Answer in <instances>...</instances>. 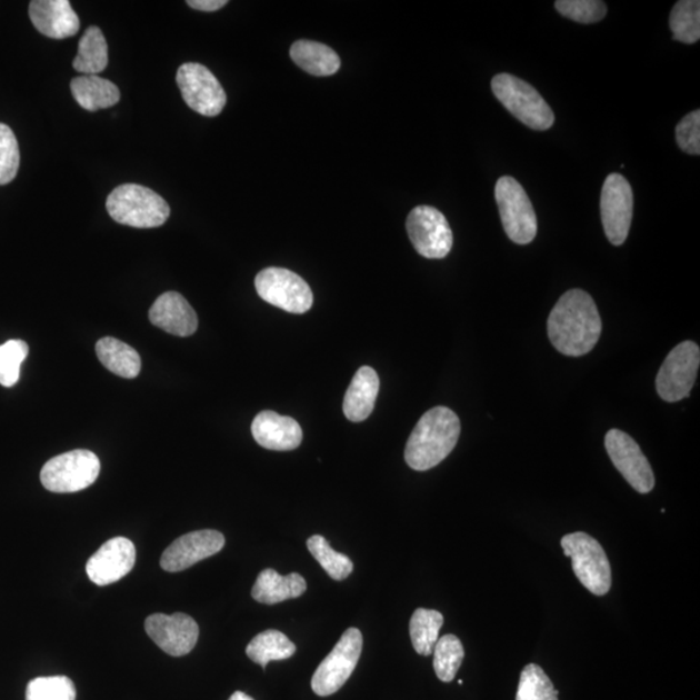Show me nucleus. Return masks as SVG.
I'll return each mask as SVG.
<instances>
[{"mask_svg": "<svg viewBox=\"0 0 700 700\" xmlns=\"http://www.w3.org/2000/svg\"><path fill=\"white\" fill-rule=\"evenodd\" d=\"M307 591V581L299 573L288 576L279 574L276 570L267 568L257 578L252 597L254 601L263 604H277L287 599L299 598Z\"/></svg>", "mask_w": 700, "mask_h": 700, "instance_id": "4be33fe9", "label": "nucleus"}, {"mask_svg": "<svg viewBox=\"0 0 700 700\" xmlns=\"http://www.w3.org/2000/svg\"><path fill=\"white\" fill-rule=\"evenodd\" d=\"M602 333V319L591 296L582 290L567 291L548 319V334L559 353L586 356Z\"/></svg>", "mask_w": 700, "mask_h": 700, "instance_id": "f257e3e1", "label": "nucleus"}, {"mask_svg": "<svg viewBox=\"0 0 700 700\" xmlns=\"http://www.w3.org/2000/svg\"><path fill=\"white\" fill-rule=\"evenodd\" d=\"M252 434L259 446L276 451L298 449L302 441L301 427L293 418L270 410L261 411L254 418Z\"/></svg>", "mask_w": 700, "mask_h": 700, "instance_id": "aec40b11", "label": "nucleus"}, {"mask_svg": "<svg viewBox=\"0 0 700 700\" xmlns=\"http://www.w3.org/2000/svg\"><path fill=\"white\" fill-rule=\"evenodd\" d=\"M557 11L576 22L594 23L604 19L607 7L601 0H558Z\"/></svg>", "mask_w": 700, "mask_h": 700, "instance_id": "c9c22d12", "label": "nucleus"}, {"mask_svg": "<svg viewBox=\"0 0 700 700\" xmlns=\"http://www.w3.org/2000/svg\"><path fill=\"white\" fill-rule=\"evenodd\" d=\"M108 44L103 31L89 27L78 43L73 68L82 76H99L108 66Z\"/></svg>", "mask_w": 700, "mask_h": 700, "instance_id": "a878e982", "label": "nucleus"}, {"mask_svg": "<svg viewBox=\"0 0 700 700\" xmlns=\"http://www.w3.org/2000/svg\"><path fill=\"white\" fill-rule=\"evenodd\" d=\"M223 547L224 537L221 532L202 529L179 537L163 551L160 564L167 572H181L201 560L216 556Z\"/></svg>", "mask_w": 700, "mask_h": 700, "instance_id": "dca6fc26", "label": "nucleus"}, {"mask_svg": "<svg viewBox=\"0 0 700 700\" xmlns=\"http://www.w3.org/2000/svg\"><path fill=\"white\" fill-rule=\"evenodd\" d=\"M29 16L39 33L52 39L74 37L81 27L69 0H33Z\"/></svg>", "mask_w": 700, "mask_h": 700, "instance_id": "a211bd4d", "label": "nucleus"}, {"mask_svg": "<svg viewBox=\"0 0 700 700\" xmlns=\"http://www.w3.org/2000/svg\"><path fill=\"white\" fill-rule=\"evenodd\" d=\"M677 144L683 152L689 154H700V111L690 112L677 124Z\"/></svg>", "mask_w": 700, "mask_h": 700, "instance_id": "e433bc0d", "label": "nucleus"}, {"mask_svg": "<svg viewBox=\"0 0 700 700\" xmlns=\"http://www.w3.org/2000/svg\"><path fill=\"white\" fill-rule=\"evenodd\" d=\"M676 41L692 44L700 38V2L699 0H680L673 7L669 18Z\"/></svg>", "mask_w": 700, "mask_h": 700, "instance_id": "c85d7f7f", "label": "nucleus"}, {"mask_svg": "<svg viewBox=\"0 0 700 700\" xmlns=\"http://www.w3.org/2000/svg\"><path fill=\"white\" fill-rule=\"evenodd\" d=\"M187 4L193 8V10L214 12L221 10L228 2H226V0H189Z\"/></svg>", "mask_w": 700, "mask_h": 700, "instance_id": "4c0bfd02", "label": "nucleus"}, {"mask_svg": "<svg viewBox=\"0 0 700 700\" xmlns=\"http://www.w3.org/2000/svg\"><path fill=\"white\" fill-rule=\"evenodd\" d=\"M380 381L376 370L363 366L356 372L342 403V410L350 422L360 423L368 419L376 407Z\"/></svg>", "mask_w": 700, "mask_h": 700, "instance_id": "412c9836", "label": "nucleus"}, {"mask_svg": "<svg viewBox=\"0 0 700 700\" xmlns=\"http://www.w3.org/2000/svg\"><path fill=\"white\" fill-rule=\"evenodd\" d=\"M433 668L439 680L451 682L462 666L464 649L461 640L454 634L440 638L433 649Z\"/></svg>", "mask_w": 700, "mask_h": 700, "instance_id": "c756f323", "label": "nucleus"}, {"mask_svg": "<svg viewBox=\"0 0 700 700\" xmlns=\"http://www.w3.org/2000/svg\"><path fill=\"white\" fill-rule=\"evenodd\" d=\"M100 473L99 458L90 450H72L50 459L41 471L43 487L53 493H76L89 488Z\"/></svg>", "mask_w": 700, "mask_h": 700, "instance_id": "0eeeda50", "label": "nucleus"}, {"mask_svg": "<svg viewBox=\"0 0 700 700\" xmlns=\"http://www.w3.org/2000/svg\"><path fill=\"white\" fill-rule=\"evenodd\" d=\"M443 624V617L439 611L418 609L410 620V637L412 646L419 656L430 657L439 632Z\"/></svg>", "mask_w": 700, "mask_h": 700, "instance_id": "cd10ccee", "label": "nucleus"}, {"mask_svg": "<svg viewBox=\"0 0 700 700\" xmlns=\"http://www.w3.org/2000/svg\"><path fill=\"white\" fill-rule=\"evenodd\" d=\"M310 554L313 556L330 578L346 580L353 572V562L346 554L334 551L324 537L314 534L307 541Z\"/></svg>", "mask_w": 700, "mask_h": 700, "instance_id": "7c9ffc66", "label": "nucleus"}, {"mask_svg": "<svg viewBox=\"0 0 700 700\" xmlns=\"http://www.w3.org/2000/svg\"><path fill=\"white\" fill-rule=\"evenodd\" d=\"M177 83L186 104L202 116L216 117L228 103L220 81L207 67L198 62H186L179 67Z\"/></svg>", "mask_w": 700, "mask_h": 700, "instance_id": "f8f14e48", "label": "nucleus"}, {"mask_svg": "<svg viewBox=\"0 0 700 700\" xmlns=\"http://www.w3.org/2000/svg\"><path fill=\"white\" fill-rule=\"evenodd\" d=\"M247 656L262 668L272 660H286L293 657L296 646L279 630L269 629L257 634L247 646Z\"/></svg>", "mask_w": 700, "mask_h": 700, "instance_id": "bb28decb", "label": "nucleus"}, {"mask_svg": "<svg viewBox=\"0 0 700 700\" xmlns=\"http://www.w3.org/2000/svg\"><path fill=\"white\" fill-rule=\"evenodd\" d=\"M70 90L77 101L86 111L96 112L99 109H107L119 103L121 99L120 89L117 86L99 76H80L70 82Z\"/></svg>", "mask_w": 700, "mask_h": 700, "instance_id": "5701e85b", "label": "nucleus"}, {"mask_svg": "<svg viewBox=\"0 0 700 700\" xmlns=\"http://www.w3.org/2000/svg\"><path fill=\"white\" fill-rule=\"evenodd\" d=\"M107 210L116 222L137 229L159 228L170 216L168 202L159 193L134 183L121 184L109 193Z\"/></svg>", "mask_w": 700, "mask_h": 700, "instance_id": "7ed1b4c3", "label": "nucleus"}, {"mask_svg": "<svg viewBox=\"0 0 700 700\" xmlns=\"http://www.w3.org/2000/svg\"><path fill=\"white\" fill-rule=\"evenodd\" d=\"M290 54L296 66L316 77L333 76L341 66L339 54L330 47L307 39L294 42Z\"/></svg>", "mask_w": 700, "mask_h": 700, "instance_id": "b1692460", "label": "nucleus"}, {"mask_svg": "<svg viewBox=\"0 0 700 700\" xmlns=\"http://www.w3.org/2000/svg\"><path fill=\"white\" fill-rule=\"evenodd\" d=\"M136 558L134 543L124 537H114L89 559L86 572L93 583L106 587L130 573L136 564Z\"/></svg>", "mask_w": 700, "mask_h": 700, "instance_id": "f3484780", "label": "nucleus"}, {"mask_svg": "<svg viewBox=\"0 0 700 700\" xmlns=\"http://www.w3.org/2000/svg\"><path fill=\"white\" fill-rule=\"evenodd\" d=\"M407 230L412 247L426 259H446L453 248V231L440 210L419 206L411 210Z\"/></svg>", "mask_w": 700, "mask_h": 700, "instance_id": "9b49d317", "label": "nucleus"}, {"mask_svg": "<svg viewBox=\"0 0 700 700\" xmlns=\"http://www.w3.org/2000/svg\"><path fill=\"white\" fill-rule=\"evenodd\" d=\"M20 168L18 139L8 124L0 122V186L11 183Z\"/></svg>", "mask_w": 700, "mask_h": 700, "instance_id": "f704fd0d", "label": "nucleus"}, {"mask_svg": "<svg viewBox=\"0 0 700 700\" xmlns=\"http://www.w3.org/2000/svg\"><path fill=\"white\" fill-rule=\"evenodd\" d=\"M256 291L271 306L292 314H303L313 306V292L296 272L283 268H268L254 279Z\"/></svg>", "mask_w": 700, "mask_h": 700, "instance_id": "1a4fd4ad", "label": "nucleus"}, {"mask_svg": "<svg viewBox=\"0 0 700 700\" xmlns=\"http://www.w3.org/2000/svg\"><path fill=\"white\" fill-rule=\"evenodd\" d=\"M700 366V349L694 341H683L671 350L657 377L661 400L679 402L690 396Z\"/></svg>", "mask_w": 700, "mask_h": 700, "instance_id": "9d476101", "label": "nucleus"}, {"mask_svg": "<svg viewBox=\"0 0 700 700\" xmlns=\"http://www.w3.org/2000/svg\"><path fill=\"white\" fill-rule=\"evenodd\" d=\"M601 218L612 246L626 243L633 218V190L627 178L612 173L606 178L601 193Z\"/></svg>", "mask_w": 700, "mask_h": 700, "instance_id": "ddd939ff", "label": "nucleus"}, {"mask_svg": "<svg viewBox=\"0 0 700 700\" xmlns=\"http://www.w3.org/2000/svg\"><path fill=\"white\" fill-rule=\"evenodd\" d=\"M99 361L106 368L124 379H134L142 369V361L134 348L114 338H103L97 342Z\"/></svg>", "mask_w": 700, "mask_h": 700, "instance_id": "393cba45", "label": "nucleus"}, {"mask_svg": "<svg viewBox=\"0 0 700 700\" xmlns=\"http://www.w3.org/2000/svg\"><path fill=\"white\" fill-rule=\"evenodd\" d=\"M564 556L571 558L576 578L591 594L604 596L611 589V566L606 551L593 537L574 532L562 539Z\"/></svg>", "mask_w": 700, "mask_h": 700, "instance_id": "39448f33", "label": "nucleus"}, {"mask_svg": "<svg viewBox=\"0 0 700 700\" xmlns=\"http://www.w3.org/2000/svg\"><path fill=\"white\" fill-rule=\"evenodd\" d=\"M144 628L148 637L171 657L187 656L199 640L198 622L182 612L151 614Z\"/></svg>", "mask_w": 700, "mask_h": 700, "instance_id": "2eb2a0df", "label": "nucleus"}, {"mask_svg": "<svg viewBox=\"0 0 700 700\" xmlns=\"http://www.w3.org/2000/svg\"><path fill=\"white\" fill-rule=\"evenodd\" d=\"M604 446L612 463L629 486L638 493H650L656 487V477L640 446L628 433L620 430L607 432Z\"/></svg>", "mask_w": 700, "mask_h": 700, "instance_id": "4468645a", "label": "nucleus"}, {"mask_svg": "<svg viewBox=\"0 0 700 700\" xmlns=\"http://www.w3.org/2000/svg\"><path fill=\"white\" fill-rule=\"evenodd\" d=\"M362 648V633L349 628L311 679V689L317 696L329 697L344 687L361 658Z\"/></svg>", "mask_w": 700, "mask_h": 700, "instance_id": "6e6552de", "label": "nucleus"}, {"mask_svg": "<svg viewBox=\"0 0 700 700\" xmlns=\"http://www.w3.org/2000/svg\"><path fill=\"white\" fill-rule=\"evenodd\" d=\"M492 90L501 104L520 122L533 130H549L554 124V113L533 86L508 73L497 74Z\"/></svg>", "mask_w": 700, "mask_h": 700, "instance_id": "20e7f679", "label": "nucleus"}, {"mask_svg": "<svg viewBox=\"0 0 700 700\" xmlns=\"http://www.w3.org/2000/svg\"><path fill=\"white\" fill-rule=\"evenodd\" d=\"M29 346L23 340H10L0 346V384L11 388L18 384L21 364L27 360Z\"/></svg>", "mask_w": 700, "mask_h": 700, "instance_id": "72a5a7b5", "label": "nucleus"}, {"mask_svg": "<svg viewBox=\"0 0 700 700\" xmlns=\"http://www.w3.org/2000/svg\"><path fill=\"white\" fill-rule=\"evenodd\" d=\"M548 674L537 664H528L521 672L517 700H559Z\"/></svg>", "mask_w": 700, "mask_h": 700, "instance_id": "2f4dec72", "label": "nucleus"}, {"mask_svg": "<svg viewBox=\"0 0 700 700\" xmlns=\"http://www.w3.org/2000/svg\"><path fill=\"white\" fill-rule=\"evenodd\" d=\"M150 321L174 337H191L198 330V316L182 294L167 292L159 296L150 309Z\"/></svg>", "mask_w": 700, "mask_h": 700, "instance_id": "6ab92c4d", "label": "nucleus"}, {"mask_svg": "<svg viewBox=\"0 0 700 700\" xmlns=\"http://www.w3.org/2000/svg\"><path fill=\"white\" fill-rule=\"evenodd\" d=\"M461 422L454 411L438 407L420 418L404 448V461L416 471L440 464L457 446Z\"/></svg>", "mask_w": 700, "mask_h": 700, "instance_id": "f03ea898", "label": "nucleus"}, {"mask_svg": "<svg viewBox=\"0 0 700 700\" xmlns=\"http://www.w3.org/2000/svg\"><path fill=\"white\" fill-rule=\"evenodd\" d=\"M229 700H254V699L244 694V692L236 691L233 692V694L230 697Z\"/></svg>", "mask_w": 700, "mask_h": 700, "instance_id": "58836bf2", "label": "nucleus"}, {"mask_svg": "<svg viewBox=\"0 0 700 700\" xmlns=\"http://www.w3.org/2000/svg\"><path fill=\"white\" fill-rule=\"evenodd\" d=\"M494 194L506 236L520 246L532 243L537 236V217L523 186L506 176L498 179Z\"/></svg>", "mask_w": 700, "mask_h": 700, "instance_id": "423d86ee", "label": "nucleus"}, {"mask_svg": "<svg viewBox=\"0 0 700 700\" xmlns=\"http://www.w3.org/2000/svg\"><path fill=\"white\" fill-rule=\"evenodd\" d=\"M77 691L67 676L38 677L27 688V700H76Z\"/></svg>", "mask_w": 700, "mask_h": 700, "instance_id": "473e14b6", "label": "nucleus"}]
</instances>
